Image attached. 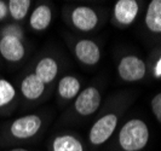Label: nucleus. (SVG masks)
<instances>
[{"mask_svg":"<svg viewBox=\"0 0 161 151\" xmlns=\"http://www.w3.org/2000/svg\"><path fill=\"white\" fill-rule=\"evenodd\" d=\"M8 15V3H5V1H0V21H3Z\"/></svg>","mask_w":161,"mask_h":151,"instance_id":"obj_20","label":"nucleus"},{"mask_svg":"<svg viewBox=\"0 0 161 151\" xmlns=\"http://www.w3.org/2000/svg\"><path fill=\"white\" fill-rule=\"evenodd\" d=\"M138 3L136 0H119L114 6V17L121 24H131L138 15Z\"/></svg>","mask_w":161,"mask_h":151,"instance_id":"obj_9","label":"nucleus"},{"mask_svg":"<svg viewBox=\"0 0 161 151\" xmlns=\"http://www.w3.org/2000/svg\"><path fill=\"white\" fill-rule=\"evenodd\" d=\"M42 125V120L38 115H24L17 117L11 122L10 133L16 139H29L39 132Z\"/></svg>","mask_w":161,"mask_h":151,"instance_id":"obj_3","label":"nucleus"},{"mask_svg":"<svg viewBox=\"0 0 161 151\" xmlns=\"http://www.w3.org/2000/svg\"><path fill=\"white\" fill-rule=\"evenodd\" d=\"M57 73H58V64L56 61L51 57H44L38 62L34 74L46 85L51 84L56 79Z\"/></svg>","mask_w":161,"mask_h":151,"instance_id":"obj_12","label":"nucleus"},{"mask_svg":"<svg viewBox=\"0 0 161 151\" xmlns=\"http://www.w3.org/2000/svg\"><path fill=\"white\" fill-rule=\"evenodd\" d=\"M152 110L155 117L159 122H161V93H158L152 100Z\"/></svg>","mask_w":161,"mask_h":151,"instance_id":"obj_19","label":"nucleus"},{"mask_svg":"<svg viewBox=\"0 0 161 151\" xmlns=\"http://www.w3.org/2000/svg\"><path fill=\"white\" fill-rule=\"evenodd\" d=\"M16 97V88L6 79H0V109L8 106Z\"/></svg>","mask_w":161,"mask_h":151,"instance_id":"obj_17","label":"nucleus"},{"mask_svg":"<svg viewBox=\"0 0 161 151\" xmlns=\"http://www.w3.org/2000/svg\"><path fill=\"white\" fill-rule=\"evenodd\" d=\"M31 4H32V1H29V0H8V15L15 21H22L28 15Z\"/></svg>","mask_w":161,"mask_h":151,"instance_id":"obj_16","label":"nucleus"},{"mask_svg":"<svg viewBox=\"0 0 161 151\" xmlns=\"http://www.w3.org/2000/svg\"><path fill=\"white\" fill-rule=\"evenodd\" d=\"M8 151H29L28 149H24V148H14V149H11V150Z\"/></svg>","mask_w":161,"mask_h":151,"instance_id":"obj_21","label":"nucleus"},{"mask_svg":"<svg viewBox=\"0 0 161 151\" xmlns=\"http://www.w3.org/2000/svg\"><path fill=\"white\" fill-rule=\"evenodd\" d=\"M101 93L96 87H87L81 91L75 99V110L81 116H90L98 110L101 105Z\"/></svg>","mask_w":161,"mask_h":151,"instance_id":"obj_5","label":"nucleus"},{"mask_svg":"<svg viewBox=\"0 0 161 151\" xmlns=\"http://www.w3.org/2000/svg\"><path fill=\"white\" fill-rule=\"evenodd\" d=\"M80 81L75 76L67 75L58 82V94L63 99H73L80 93Z\"/></svg>","mask_w":161,"mask_h":151,"instance_id":"obj_13","label":"nucleus"},{"mask_svg":"<svg viewBox=\"0 0 161 151\" xmlns=\"http://www.w3.org/2000/svg\"><path fill=\"white\" fill-rule=\"evenodd\" d=\"M4 35L15 36V38H18V39L22 40V38H23V32H22V29L18 25H16V24H10V25H6L3 29V36Z\"/></svg>","mask_w":161,"mask_h":151,"instance_id":"obj_18","label":"nucleus"},{"mask_svg":"<svg viewBox=\"0 0 161 151\" xmlns=\"http://www.w3.org/2000/svg\"><path fill=\"white\" fill-rule=\"evenodd\" d=\"M52 151H84V146L78 138L70 134H63L53 139Z\"/></svg>","mask_w":161,"mask_h":151,"instance_id":"obj_15","label":"nucleus"},{"mask_svg":"<svg viewBox=\"0 0 161 151\" xmlns=\"http://www.w3.org/2000/svg\"><path fill=\"white\" fill-rule=\"evenodd\" d=\"M145 63L136 56H125L122 57L118 65L119 76L124 81L133 82L142 80L145 76Z\"/></svg>","mask_w":161,"mask_h":151,"instance_id":"obj_4","label":"nucleus"},{"mask_svg":"<svg viewBox=\"0 0 161 151\" xmlns=\"http://www.w3.org/2000/svg\"><path fill=\"white\" fill-rule=\"evenodd\" d=\"M52 21V11L50 6L42 4L33 10L29 17V25L35 32H42L47 29Z\"/></svg>","mask_w":161,"mask_h":151,"instance_id":"obj_11","label":"nucleus"},{"mask_svg":"<svg viewBox=\"0 0 161 151\" xmlns=\"http://www.w3.org/2000/svg\"><path fill=\"white\" fill-rule=\"evenodd\" d=\"M0 55L1 57L11 63H17L22 61L25 56V47H24L22 40L4 35L0 39Z\"/></svg>","mask_w":161,"mask_h":151,"instance_id":"obj_6","label":"nucleus"},{"mask_svg":"<svg viewBox=\"0 0 161 151\" xmlns=\"http://www.w3.org/2000/svg\"><path fill=\"white\" fill-rule=\"evenodd\" d=\"M118 126V116L110 112L102 116L93 123L90 129L89 139L93 145H102L104 144L115 132Z\"/></svg>","mask_w":161,"mask_h":151,"instance_id":"obj_2","label":"nucleus"},{"mask_svg":"<svg viewBox=\"0 0 161 151\" xmlns=\"http://www.w3.org/2000/svg\"><path fill=\"white\" fill-rule=\"evenodd\" d=\"M75 56L81 63L95 65L101 59V50L95 41L89 39L79 40L75 45Z\"/></svg>","mask_w":161,"mask_h":151,"instance_id":"obj_8","label":"nucleus"},{"mask_svg":"<svg viewBox=\"0 0 161 151\" xmlns=\"http://www.w3.org/2000/svg\"><path fill=\"white\" fill-rule=\"evenodd\" d=\"M72 22L81 32H90L96 28L98 16L96 11L89 6H78L73 10Z\"/></svg>","mask_w":161,"mask_h":151,"instance_id":"obj_7","label":"nucleus"},{"mask_svg":"<svg viewBox=\"0 0 161 151\" xmlns=\"http://www.w3.org/2000/svg\"><path fill=\"white\" fill-rule=\"evenodd\" d=\"M21 93L27 100H36L45 92V84L34 73L28 74L21 81Z\"/></svg>","mask_w":161,"mask_h":151,"instance_id":"obj_10","label":"nucleus"},{"mask_svg":"<svg viewBox=\"0 0 161 151\" xmlns=\"http://www.w3.org/2000/svg\"><path fill=\"white\" fill-rule=\"evenodd\" d=\"M119 145L124 151H139L149 140V129L144 121L132 119L127 121L119 132Z\"/></svg>","mask_w":161,"mask_h":151,"instance_id":"obj_1","label":"nucleus"},{"mask_svg":"<svg viewBox=\"0 0 161 151\" xmlns=\"http://www.w3.org/2000/svg\"><path fill=\"white\" fill-rule=\"evenodd\" d=\"M145 24L153 33H161V0H153L148 5Z\"/></svg>","mask_w":161,"mask_h":151,"instance_id":"obj_14","label":"nucleus"}]
</instances>
